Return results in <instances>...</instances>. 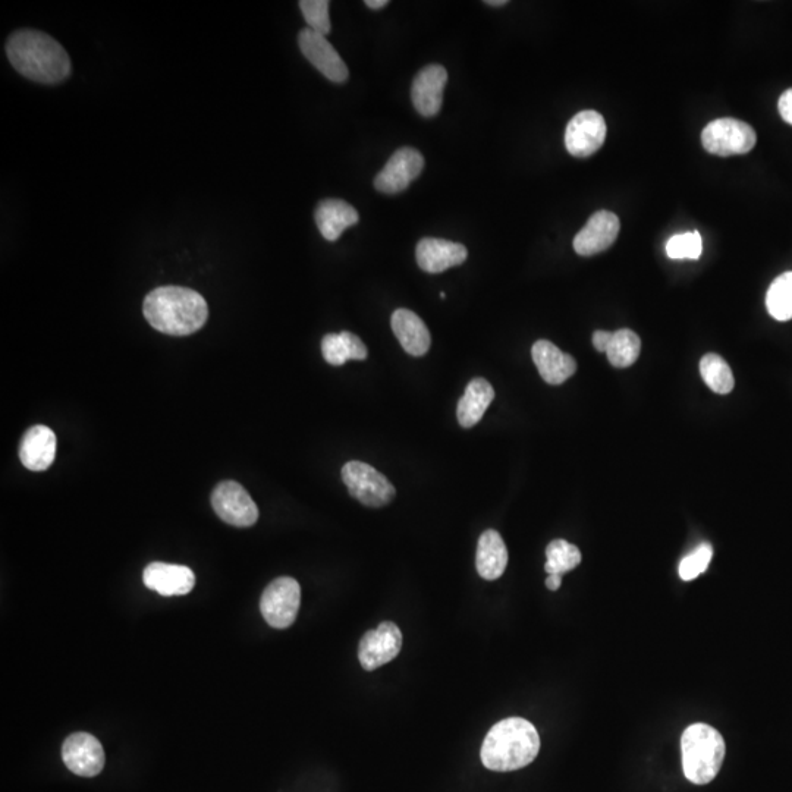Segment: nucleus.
I'll return each mask as SVG.
<instances>
[{
  "mask_svg": "<svg viewBox=\"0 0 792 792\" xmlns=\"http://www.w3.org/2000/svg\"><path fill=\"white\" fill-rule=\"evenodd\" d=\"M508 565V549L501 534L496 530H486L477 545L476 568L480 577L487 581L498 580L504 575Z\"/></svg>",
  "mask_w": 792,
  "mask_h": 792,
  "instance_id": "obj_22",
  "label": "nucleus"
},
{
  "mask_svg": "<svg viewBox=\"0 0 792 792\" xmlns=\"http://www.w3.org/2000/svg\"><path fill=\"white\" fill-rule=\"evenodd\" d=\"M143 581L147 589L160 596H184L196 586V575L184 565L153 562L144 570Z\"/></svg>",
  "mask_w": 792,
  "mask_h": 792,
  "instance_id": "obj_16",
  "label": "nucleus"
},
{
  "mask_svg": "<svg viewBox=\"0 0 792 792\" xmlns=\"http://www.w3.org/2000/svg\"><path fill=\"white\" fill-rule=\"evenodd\" d=\"M212 506L229 526L251 527L259 520V508L240 483L222 482L212 493Z\"/></svg>",
  "mask_w": 792,
  "mask_h": 792,
  "instance_id": "obj_8",
  "label": "nucleus"
},
{
  "mask_svg": "<svg viewBox=\"0 0 792 792\" xmlns=\"http://www.w3.org/2000/svg\"><path fill=\"white\" fill-rule=\"evenodd\" d=\"M317 228L325 240L330 242L338 240L342 232L360 220L357 210L350 203L338 198H328L320 201L314 213Z\"/></svg>",
  "mask_w": 792,
  "mask_h": 792,
  "instance_id": "obj_21",
  "label": "nucleus"
},
{
  "mask_svg": "<svg viewBox=\"0 0 792 792\" xmlns=\"http://www.w3.org/2000/svg\"><path fill=\"white\" fill-rule=\"evenodd\" d=\"M12 66L28 80L58 84L71 75V59L61 43L37 30H18L6 43Z\"/></svg>",
  "mask_w": 792,
  "mask_h": 792,
  "instance_id": "obj_1",
  "label": "nucleus"
},
{
  "mask_svg": "<svg viewBox=\"0 0 792 792\" xmlns=\"http://www.w3.org/2000/svg\"><path fill=\"white\" fill-rule=\"evenodd\" d=\"M766 307L770 316L779 322L792 319V272L782 273L772 282L766 295Z\"/></svg>",
  "mask_w": 792,
  "mask_h": 792,
  "instance_id": "obj_26",
  "label": "nucleus"
},
{
  "mask_svg": "<svg viewBox=\"0 0 792 792\" xmlns=\"http://www.w3.org/2000/svg\"><path fill=\"white\" fill-rule=\"evenodd\" d=\"M756 131L734 118L716 119L702 132V143L706 152L728 157L750 153L756 146Z\"/></svg>",
  "mask_w": 792,
  "mask_h": 792,
  "instance_id": "obj_6",
  "label": "nucleus"
},
{
  "mask_svg": "<svg viewBox=\"0 0 792 792\" xmlns=\"http://www.w3.org/2000/svg\"><path fill=\"white\" fill-rule=\"evenodd\" d=\"M778 109L782 119H784L787 124L792 125V88L784 91L782 96L779 97Z\"/></svg>",
  "mask_w": 792,
  "mask_h": 792,
  "instance_id": "obj_33",
  "label": "nucleus"
},
{
  "mask_svg": "<svg viewBox=\"0 0 792 792\" xmlns=\"http://www.w3.org/2000/svg\"><path fill=\"white\" fill-rule=\"evenodd\" d=\"M468 257V250L458 242L423 238L418 241L416 259L421 270L427 273H442L451 267L460 266Z\"/></svg>",
  "mask_w": 792,
  "mask_h": 792,
  "instance_id": "obj_17",
  "label": "nucleus"
},
{
  "mask_svg": "<svg viewBox=\"0 0 792 792\" xmlns=\"http://www.w3.org/2000/svg\"><path fill=\"white\" fill-rule=\"evenodd\" d=\"M345 342H347L348 351H350L351 360H366L369 351H367L366 344L358 338L354 333L342 332Z\"/></svg>",
  "mask_w": 792,
  "mask_h": 792,
  "instance_id": "obj_32",
  "label": "nucleus"
},
{
  "mask_svg": "<svg viewBox=\"0 0 792 792\" xmlns=\"http://www.w3.org/2000/svg\"><path fill=\"white\" fill-rule=\"evenodd\" d=\"M545 571L548 574H565L577 568L581 562V552L577 546L564 539H556L546 548Z\"/></svg>",
  "mask_w": 792,
  "mask_h": 792,
  "instance_id": "obj_27",
  "label": "nucleus"
},
{
  "mask_svg": "<svg viewBox=\"0 0 792 792\" xmlns=\"http://www.w3.org/2000/svg\"><path fill=\"white\" fill-rule=\"evenodd\" d=\"M540 751L536 726L523 718L498 722L484 738L480 757L484 768L493 772H512L534 762Z\"/></svg>",
  "mask_w": 792,
  "mask_h": 792,
  "instance_id": "obj_3",
  "label": "nucleus"
},
{
  "mask_svg": "<svg viewBox=\"0 0 792 792\" xmlns=\"http://www.w3.org/2000/svg\"><path fill=\"white\" fill-rule=\"evenodd\" d=\"M493 399H495V389L486 379L476 377L471 380L458 402L457 417L460 426L471 429L480 423Z\"/></svg>",
  "mask_w": 792,
  "mask_h": 792,
  "instance_id": "obj_23",
  "label": "nucleus"
},
{
  "mask_svg": "<svg viewBox=\"0 0 792 792\" xmlns=\"http://www.w3.org/2000/svg\"><path fill=\"white\" fill-rule=\"evenodd\" d=\"M56 457V435L46 426H34L25 432L20 445L22 465L31 471H44Z\"/></svg>",
  "mask_w": 792,
  "mask_h": 792,
  "instance_id": "obj_19",
  "label": "nucleus"
},
{
  "mask_svg": "<svg viewBox=\"0 0 792 792\" xmlns=\"http://www.w3.org/2000/svg\"><path fill=\"white\" fill-rule=\"evenodd\" d=\"M612 335H614V332H606V330H597V332H594V348L599 352H606L609 344H611Z\"/></svg>",
  "mask_w": 792,
  "mask_h": 792,
  "instance_id": "obj_34",
  "label": "nucleus"
},
{
  "mask_svg": "<svg viewBox=\"0 0 792 792\" xmlns=\"http://www.w3.org/2000/svg\"><path fill=\"white\" fill-rule=\"evenodd\" d=\"M448 83V72L442 65H427L421 69L411 87L414 108L424 118L438 115L443 105V88Z\"/></svg>",
  "mask_w": 792,
  "mask_h": 792,
  "instance_id": "obj_15",
  "label": "nucleus"
},
{
  "mask_svg": "<svg viewBox=\"0 0 792 792\" xmlns=\"http://www.w3.org/2000/svg\"><path fill=\"white\" fill-rule=\"evenodd\" d=\"M640 352L641 341L637 333L630 329H619L612 335L606 355L612 366L627 369L636 363Z\"/></svg>",
  "mask_w": 792,
  "mask_h": 792,
  "instance_id": "obj_24",
  "label": "nucleus"
},
{
  "mask_svg": "<svg viewBox=\"0 0 792 792\" xmlns=\"http://www.w3.org/2000/svg\"><path fill=\"white\" fill-rule=\"evenodd\" d=\"M703 253L702 235L697 231L685 232V234L674 235L666 244V254L669 259H693L697 260Z\"/></svg>",
  "mask_w": 792,
  "mask_h": 792,
  "instance_id": "obj_28",
  "label": "nucleus"
},
{
  "mask_svg": "<svg viewBox=\"0 0 792 792\" xmlns=\"http://www.w3.org/2000/svg\"><path fill=\"white\" fill-rule=\"evenodd\" d=\"M423 168V154L413 147H402L392 154L385 168L374 178V188L383 194L402 193L420 176Z\"/></svg>",
  "mask_w": 792,
  "mask_h": 792,
  "instance_id": "obj_10",
  "label": "nucleus"
},
{
  "mask_svg": "<svg viewBox=\"0 0 792 792\" xmlns=\"http://www.w3.org/2000/svg\"><path fill=\"white\" fill-rule=\"evenodd\" d=\"M621 223L618 216L609 210L594 213L583 229L575 235L574 250L578 256L592 257L603 253L614 245Z\"/></svg>",
  "mask_w": 792,
  "mask_h": 792,
  "instance_id": "obj_14",
  "label": "nucleus"
},
{
  "mask_svg": "<svg viewBox=\"0 0 792 792\" xmlns=\"http://www.w3.org/2000/svg\"><path fill=\"white\" fill-rule=\"evenodd\" d=\"M531 357L540 376L549 385H562L577 372V361L555 344L540 339L531 348Z\"/></svg>",
  "mask_w": 792,
  "mask_h": 792,
  "instance_id": "obj_18",
  "label": "nucleus"
},
{
  "mask_svg": "<svg viewBox=\"0 0 792 792\" xmlns=\"http://www.w3.org/2000/svg\"><path fill=\"white\" fill-rule=\"evenodd\" d=\"M366 5L369 6L370 9H383L385 6L389 5L388 0H367Z\"/></svg>",
  "mask_w": 792,
  "mask_h": 792,
  "instance_id": "obj_36",
  "label": "nucleus"
},
{
  "mask_svg": "<svg viewBox=\"0 0 792 792\" xmlns=\"http://www.w3.org/2000/svg\"><path fill=\"white\" fill-rule=\"evenodd\" d=\"M700 374L706 385L715 394L726 395L735 386L734 374L724 358L718 354H706L700 361Z\"/></svg>",
  "mask_w": 792,
  "mask_h": 792,
  "instance_id": "obj_25",
  "label": "nucleus"
},
{
  "mask_svg": "<svg viewBox=\"0 0 792 792\" xmlns=\"http://www.w3.org/2000/svg\"><path fill=\"white\" fill-rule=\"evenodd\" d=\"M562 583V575L559 574H549V577L546 578V587L552 592H556L561 587Z\"/></svg>",
  "mask_w": 792,
  "mask_h": 792,
  "instance_id": "obj_35",
  "label": "nucleus"
},
{
  "mask_svg": "<svg viewBox=\"0 0 792 792\" xmlns=\"http://www.w3.org/2000/svg\"><path fill=\"white\" fill-rule=\"evenodd\" d=\"M301 605V587L291 577H279L266 587L260 600V611L270 627L284 630L297 619Z\"/></svg>",
  "mask_w": 792,
  "mask_h": 792,
  "instance_id": "obj_7",
  "label": "nucleus"
},
{
  "mask_svg": "<svg viewBox=\"0 0 792 792\" xmlns=\"http://www.w3.org/2000/svg\"><path fill=\"white\" fill-rule=\"evenodd\" d=\"M342 480L352 498L370 508H382L394 501L396 490L382 473L361 461H350L342 467Z\"/></svg>",
  "mask_w": 792,
  "mask_h": 792,
  "instance_id": "obj_5",
  "label": "nucleus"
},
{
  "mask_svg": "<svg viewBox=\"0 0 792 792\" xmlns=\"http://www.w3.org/2000/svg\"><path fill=\"white\" fill-rule=\"evenodd\" d=\"M712 556L713 548L709 543H703V545H700L693 553L685 556L681 561L680 568H678L682 580H696L700 574H703V572L707 570L710 561H712Z\"/></svg>",
  "mask_w": 792,
  "mask_h": 792,
  "instance_id": "obj_30",
  "label": "nucleus"
},
{
  "mask_svg": "<svg viewBox=\"0 0 792 792\" xmlns=\"http://www.w3.org/2000/svg\"><path fill=\"white\" fill-rule=\"evenodd\" d=\"M62 759L66 768L84 778H93L105 768V750L93 735L75 732L66 738L62 746Z\"/></svg>",
  "mask_w": 792,
  "mask_h": 792,
  "instance_id": "obj_13",
  "label": "nucleus"
},
{
  "mask_svg": "<svg viewBox=\"0 0 792 792\" xmlns=\"http://www.w3.org/2000/svg\"><path fill=\"white\" fill-rule=\"evenodd\" d=\"M402 649V633L391 621L367 631L358 644V660L366 671H374L394 660Z\"/></svg>",
  "mask_w": 792,
  "mask_h": 792,
  "instance_id": "obj_11",
  "label": "nucleus"
},
{
  "mask_svg": "<svg viewBox=\"0 0 792 792\" xmlns=\"http://www.w3.org/2000/svg\"><path fill=\"white\" fill-rule=\"evenodd\" d=\"M329 5L328 0H301L300 2V9L306 18L308 28L323 34V36L329 34L330 28H332L329 20Z\"/></svg>",
  "mask_w": 792,
  "mask_h": 792,
  "instance_id": "obj_29",
  "label": "nucleus"
},
{
  "mask_svg": "<svg viewBox=\"0 0 792 792\" xmlns=\"http://www.w3.org/2000/svg\"><path fill=\"white\" fill-rule=\"evenodd\" d=\"M682 769L685 778L706 785L718 776L725 759V741L719 731L706 724L685 729L681 738Z\"/></svg>",
  "mask_w": 792,
  "mask_h": 792,
  "instance_id": "obj_4",
  "label": "nucleus"
},
{
  "mask_svg": "<svg viewBox=\"0 0 792 792\" xmlns=\"http://www.w3.org/2000/svg\"><path fill=\"white\" fill-rule=\"evenodd\" d=\"M298 46L307 61L333 83H345L350 77L344 59L323 34L316 33L311 28H304L298 36Z\"/></svg>",
  "mask_w": 792,
  "mask_h": 792,
  "instance_id": "obj_12",
  "label": "nucleus"
},
{
  "mask_svg": "<svg viewBox=\"0 0 792 792\" xmlns=\"http://www.w3.org/2000/svg\"><path fill=\"white\" fill-rule=\"evenodd\" d=\"M484 3H486V5L496 6V8H498V6H504L508 2H506V0H486Z\"/></svg>",
  "mask_w": 792,
  "mask_h": 792,
  "instance_id": "obj_37",
  "label": "nucleus"
},
{
  "mask_svg": "<svg viewBox=\"0 0 792 792\" xmlns=\"http://www.w3.org/2000/svg\"><path fill=\"white\" fill-rule=\"evenodd\" d=\"M322 352L325 360L332 366H342L351 360L350 351H348L347 342H345L342 332L326 335L322 341Z\"/></svg>",
  "mask_w": 792,
  "mask_h": 792,
  "instance_id": "obj_31",
  "label": "nucleus"
},
{
  "mask_svg": "<svg viewBox=\"0 0 792 792\" xmlns=\"http://www.w3.org/2000/svg\"><path fill=\"white\" fill-rule=\"evenodd\" d=\"M144 317L152 328L172 336H187L206 325L209 307L203 295L182 286H160L144 300Z\"/></svg>",
  "mask_w": 792,
  "mask_h": 792,
  "instance_id": "obj_2",
  "label": "nucleus"
},
{
  "mask_svg": "<svg viewBox=\"0 0 792 792\" xmlns=\"http://www.w3.org/2000/svg\"><path fill=\"white\" fill-rule=\"evenodd\" d=\"M605 118L596 110H583L577 113L565 131V147L568 153L580 159L599 152L606 140Z\"/></svg>",
  "mask_w": 792,
  "mask_h": 792,
  "instance_id": "obj_9",
  "label": "nucleus"
},
{
  "mask_svg": "<svg viewBox=\"0 0 792 792\" xmlns=\"http://www.w3.org/2000/svg\"><path fill=\"white\" fill-rule=\"evenodd\" d=\"M391 326L399 344L413 357H423L430 350L432 336L426 323L407 308H399L391 317Z\"/></svg>",
  "mask_w": 792,
  "mask_h": 792,
  "instance_id": "obj_20",
  "label": "nucleus"
}]
</instances>
